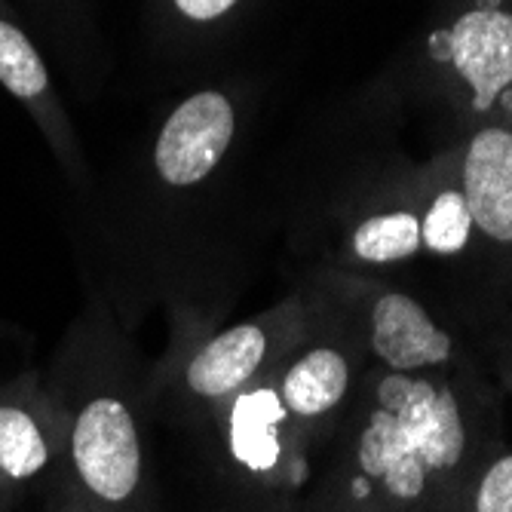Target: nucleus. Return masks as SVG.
<instances>
[{
  "mask_svg": "<svg viewBox=\"0 0 512 512\" xmlns=\"http://www.w3.org/2000/svg\"><path fill=\"white\" fill-rule=\"evenodd\" d=\"M503 442V393L479 359L436 375L368 365L359 396L286 512H457Z\"/></svg>",
  "mask_w": 512,
  "mask_h": 512,
  "instance_id": "f257e3e1",
  "label": "nucleus"
},
{
  "mask_svg": "<svg viewBox=\"0 0 512 512\" xmlns=\"http://www.w3.org/2000/svg\"><path fill=\"white\" fill-rule=\"evenodd\" d=\"M65 436V479L108 512H157L148 368L105 301H92L43 375Z\"/></svg>",
  "mask_w": 512,
  "mask_h": 512,
  "instance_id": "f03ea898",
  "label": "nucleus"
},
{
  "mask_svg": "<svg viewBox=\"0 0 512 512\" xmlns=\"http://www.w3.org/2000/svg\"><path fill=\"white\" fill-rule=\"evenodd\" d=\"M313 301L307 286L264 313L209 329L191 319L175 329L169 350L148 368V405L163 421L200 430L237 393L267 381L307 332Z\"/></svg>",
  "mask_w": 512,
  "mask_h": 512,
  "instance_id": "7ed1b4c3",
  "label": "nucleus"
},
{
  "mask_svg": "<svg viewBox=\"0 0 512 512\" xmlns=\"http://www.w3.org/2000/svg\"><path fill=\"white\" fill-rule=\"evenodd\" d=\"M307 286L347 322L368 365L393 375H436L476 359L421 298L365 270L329 264Z\"/></svg>",
  "mask_w": 512,
  "mask_h": 512,
  "instance_id": "20e7f679",
  "label": "nucleus"
},
{
  "mask_svg": "<svg viewBox=\"0 0 512 512\" xmlns=\"http://www.w3.org/2000/svg\"><path fill=\"white\" fill-rule=\"evenodd\" d=\"M270 378L237 393L197 430L209 442L215 476L234 503L289 506L313 473V454L279 405Z\"/></svg>",
  "mask_w": 512,
  "mask_h": 512,
  "instance_id": "39448f33",
  "label": "nucleus"
},
{
  "mask_svg": "<svg viewBox=\"0 0 512 512\" xmlns=\"http://www.w3.org/2000/svg\"><path fill=\"white\" fill-rule=\"evenodd\" d=\"M307 292L313 301L310 325L279 362L270 384L316 463L319 451L332 442L350 414L368 371V359L347 322L310 286Z\"/></svg>",
  "mask_w": 512,
  "mask_h": 512,
  "instance_id": "423d86ee",
  "label": "nucleus"
},
{
  "mask_svg": "<svg viewBox=\"0 0 512 512\" xmlns=\"http://www.w3.org/2000/svg\"><path fill=\"white\" fill-rule=\"evenodd\" d=\"M65 479V436L59 408L37 371L0 384V482L19 503Z\"/></svg>",
  "mask_w": 512,
  "mask_h": 512,
  "instance_id": "0eeeda50",
  "label": "nucleus"
},
{
  "mask_svg": "<svg viewBox=\"0 0 512 512\" xmlns=\"http://www.w3.org/2000/svg\"><path fill=\"white\" fill-rule=\"evenodd\" d=\"M439 65H448L467 89V108L491 114L497 105L512 108V13L503 0H476L451 28L430 37Z\"/></svg>",
  "mask_w": 512,
  "mask_h": 512,
  "instance_id": "6e6552de",
  "label": "nucleus"
},
{
  "mask_svg": "<svg viewBox=\"0 0 512 512\" xmlns=\"http://www.w3.org/2000/svg\"><path fill=\"white\" fill-rule=\"evenodd\" d=\"M460 188L476 230V252L512 273V129L488 123L457 160Z\"/></svg>",
  "mask_w": 512,
  "mask_h": 512,
  "instance_id": "1a4fd4ad",
  "label": "nucleus"
},
{
  "mask_svg": "<svg viewBox=\"0 0 512 512\" xmlns=\"http://www.w3.org/2000/svg\"><path fill=\"white\" fill-rule=\"evenodd\" d=\"M237 135V111L221 89L184 99L154 142V172L166 188H197L224 160Z\"/></svg>",
  "mask_w": 512,
  "mask_h": 512,
  "instance_id": "9d476101",
  "label": "nucleus"
},
{
  "mask_svg": "<svg viewBox=\"0 0 512 512\" xmlns=\"http://www.w3.org/2000/svg\"><path fill=\"white\" fill-rule=\"evenodd\" d=\"M0 86L34 114L40 129L50 138V145L62 157V163L71 172H80L74 135L56 102L50 68H46L43 56L37 53L28 31L4 10V4H0Z\"/></svg>",
  "mask_w": 512,
  "mask_h": 512,
  "instance_id": "9b49d317",
  "label": "nucleus"
},
{
  "mask_svg": "<svg viewBox=\"0 0 512 512\" xmlns=\"http://www.w3.org/2000/svg\"><path fill=\"white\" fill-rule=\"evenodd\" d=\"M341 267L371 270V267H399L424 255L421 215L417 203H390L368 209L341 234Z\"/></svg>",
  "mask_w": 512,
  "mask_h": 512,
  "instance_id": "f8f14e48",
  "label": "nucleus"
},
{
  "mask_svg": "<svg viewBox=\"0 0 512 512\" xmlns=\"http://www.w3.org/2000/svg\"><path fill=\"white\" fill-rule=\"evenodd\" d=\"M414 203H417V215H421V237H424L427 258L457 261L476 252V230L457 169L448 178L430 181V188Z\"/></svg>",
  "mask_w": 512,
  "mask_h": 512,
  "instance_id": "ddd939ff",
  "label": "nucleus"
},
{
  "mask_svg": "<svg viewBox=\"0 0 512 512\" xmlns=\"http://www.w3.org/2000/svg\"><path fill=\"white\" fill-rule=\"evenodd\" d=\"M457 512H512V445L497 442L479 460Z\"/></svg>",
  "mask_w": 512,
  "mask_h": 512,
  "instance_id": "4468645a",
  "label": "nucleus"
},
{
  "mask_svg": "<svg viewBox=\"0 0 512 512\" xmlns=\"http://www.w3.org/2000/svg\"><path fill=\"white\" fill-rule=\"evenodd\" d=\"M491 371L500 393L512 399V313L491 332Z\"/></svg>",
  "mask_w": 512,
  "mask_h": 512,
  "instance_id": "2eb2a0df",
  "label": "nucleus"
},
{
  "mask_svg": "<svg viewBox=\"0 0 512 512\" xmlns=\"http://www.w3.org/2000/svg\"><path fill=\"white\" fill-rule=\"evenodd\" d=\"M40 512H108L96 503H89L86 497H80L74 488L68 485H56L53 491L43 494V506Z\"/></svg>",
  "mask_w": 512,
  "mask_h": 512,
  "instance_id": "dca6fc26",
  "label": "nucleus"
},
{
  "mask_svg": "<svg viewBox=\"0 0 512 512\" xmlns=\"http://www.w3.org/2000/svg\"><path fill=\"white\" fill-rule=\"evenodd\" d=\"M175 10L191 22H212L234 10L240 0H172Z\"/></svg>",
  "mask_w": 512,
  "mask_h": 512,
  "instance_id": "f3484780",
  "label": "nucleus"
},
{
  "mask_svg": "<svg viewBox=\"0 0 512 512\" xmlns=\"http://www.w3.org/2000/svg\"><path fill=\"white\" fill-rule=\"evenodd\" d=\"M224 512H286V506H249V503H230Z\"/></svg>",
  "mask_w": 512,
  "mask_h": 512,
  "instance_id": "a211bd4d",
  "label": "nucleus"
},
{
  "mask_svg": "<svg viewBox=\"0 0 512 512\" xmlns=\"http://www.w3.org/2000/svg\"><path fill=\"white\" fill-rule=\"evenodd\" d=\"M16 506V500L10 497V491L4 488V482H0V512H10Z\"/></svg>",
  "mask_w": 512,
  "mask_h": 512,
  "instance_id": "6ab92c4d",
  "label": "nucleus"
},
{
  "mask_svg": "<svg viewBox=\"0 0 512 512\" xmlns=\"http://www.w3.org/2000/svg\"><path fill=\"white\" fill-rule=\"evenodd\" d=\"M506 126L512 129V108H509V117H506Z\"/></svg>",
  "mask_w": 512,
  "mask_h": 512,
  "instance_id": "aec40b11",
  "label": "nucleus"
}]
</instances>
